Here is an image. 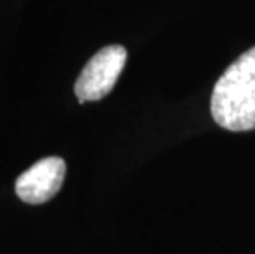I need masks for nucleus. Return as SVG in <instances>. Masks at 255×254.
I'll return each mask as SVG.
<instances>
[{"mask_svg":"<svg viewBox=\"0 0 255 254\" xmlns=\"http://www.w3.org/2000/svg\"><path fill=\"white\" fill-rule=\"evenodd\" d=\"M216 124L231 132L255 129V46L231 63L211 96Z\"/></svg>","mask_w":255,"mask_h":254,"instance_id":"1","label":"nucleus"},{"mask_svg":"<svg viewBox=\"0 0 255 254\" xmlns=\"http://www.w3.org/2000/svg\"><path fill=\"white\" fill-rule=\"evenodd\" d=\"M127 61V50L122 45L104 46L92 56L76 79L74 94L81 104L99 101L114 89Z\"/></svg>","mask_w":255,"mask_h":254,"instance_id":"2","label":"nucleus"},{"mask_svg":"<svg viewBox=\"0 0 255 254\" xmlns=\"http://www.w3.org/2000/svg\"><path fill=\"white\" fill-rule=\"evenodd\" d=\"M66 164L59 157H46L38 160L15 182V192L21 202L40 205L56 195L64 182Z\"/></svg>","mask_w":255,"mask_h":254,"instance_id":"3","label":"nucleus"}]
</instances>
